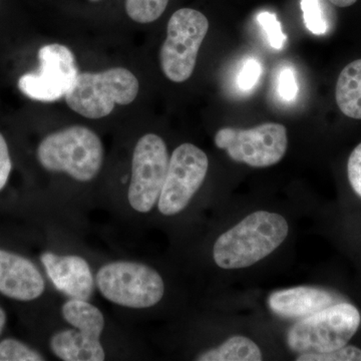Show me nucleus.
Returning a JSON list of instances; mask_svg holds the SVG:
<instances>
[{
	"label": "nucleus",
	"instance_id": "393cba45",
	"mask_svg": "<svg viewBox=\"0 0 361 361\" xmlns=\"http://www.w3.org/2000/svg\"><path fill=\"white\" fill-rule=\"evenodd\" d=\"M11 169H13V163L9 155L8 146L4 135L0 134V191L6 186Z\"/></svg>",
	"mask_w": 361,
	"mask_h": 361
},
{
	"label": "nucleus",
	"instance_id": "1a4fd4ad",
	"mask_svg": "<svg viewBox=\"0 0 361 361\" xmlns=\"http://www.w3.org/2000/svg\"><path fill=\"white\" fill-rule=\"evenodd\" d=\"M167 145L161 137L147 134L135 145L128 200L140 213H148L159 201L169 167Z\"/></svg>",
	"mask_w": 361,
	"mask_h": 361
},
{
	"label": "nucleus",
	"instance_id": "4be33fe9",
	"mask_svg": "<svg viewBox=\"0 0 361 361\" xmlns=\"http://www.w3.org/2000/svg\"><path fill=\"white\" fill-rule=\"evenodd\" d=\"M295 73L291 68H283L278 75V94L283 101L292 102L298 96Z\"/></svg>",
	"mask_w": 361,
	"mask_h": 361
},
{
	"label": "nucleus",
	"instance_id": "2eb2a0df",
	"mask_svg": "<svg viewBox=\"0 0 361 361\" xmlns=\"http://www.w3.org/2000/svg\"><path fill=\"white\" fill-rule=\"evenodd\" d=\"M336 97L343 115L361 120V59L342 70L336 82Z\"/></svg>",
	"mask_w": 361,
	"mask_h": 361
},
{
	"label": "nucleus",
	"instance_id": "7ed1b4c3",
	"mask_svg": "<svg viewBox=\"0 0 361 361\" xmlns=\"http://www.w3.org/2000/svg\"><path fill=\"white\" fill-rule=\"evenodd\" d=\"M139 80L123 68H114L101 73H80L66 102L71 110L85 118H104L116 104L127 106L139 94Z\"/></svg>",
	"mask_w": 361,
	"mask_h": 361
},
{
	"label": "nucleus",
	"instance_id": "6ab92c4d",
	"mask_svg": "<svg viewBox=\"0 0 361 361\" xmlns=\"http://www.w3.org/2000/svg\"><path fill=\"white\" fill-rule=\"evenodd\" d=\"M44 356L25 343L13 338L0 341V361H42Z\"/></svg>",
	"mask_w": 361,
	"mask_h": 361
},
{
	"label": "nucleus",
	"instance_id": "f3484780",
	"mask_svg": "<svg viewBox=\"0 0 361 361\" xmlns=\"http://www.w3.org/2000/svg\"><path fill=\"white\" fill-rule=\"evenodd\" d=\"M168 4L169 0H126V11L135 23H151L160 18Z\"/></svg>",
	"mask_w": 361,
	"mask_h": 361
},
{
	"label": "nucleus",
	"instance_id": "5701e85b",
	"mask_svg": "<svg viewBox=\"0 0 361 361\" xmlns=\"http://www.w3.org/2000/svg\"><path fill=\"white\" fill-rule=\"evenodd\" d=\"M262 73V66L255 59H247L238 75V85L242 90H251L257 84Z\"/></svg>",
	"mask_w": 361,
	"mask_h": 361
},
{
	"label": "nucleus",
	"instance_id": "0eeeda50",
	"mask_svg": "<svg viewBox=\"0 0 361 361\" xmlns=\"http://www.w3.org/2000/svg\"><path fill=\"white\" fill-rule=\"evenodd\" d=\"M208 30V18L196 9L180 8L173 13L160 51L161 68L166 78L178 84L189 80Z\"/></svg>",
	"mask_w": 361,
	"mask_h": 361
},
{
	"label": "nucleus",
	"instance_id": "39448f33",
	"mask_svg": "<svg viewBox=\"0 0 361 361\" xmlns=\"http://www.w3.org/2000/svg\"><path fill=\"white\" fill-rule=\"evenodd\" d=\"M96 282L106 300L134 310L153 307L165 294L163 278L155 269L130 261L103 266L97 273Z\"/></svg>",
	"mask_w": 361,
	"mask_h": 361
},
{
	"label": "nucleus",
	"instance_id": "aec40b11",
	"mask_svg": "<svg viewBox=\"0 0 361 361\" xmlns=\"http://www.w3.org/2000/svg\"><path fill=\"white\" fill-rule=\"evenodd\" d=\"M257 21L261 28L264 30L270 47L276 51L283 49L287 37L282 30V25L278 20L276 14L262 11L258 14Z\"/></svg>",
	"mask_w": 361,
	"mask_h": 361
},
{
	"label": "nucleus",
	"instance_id": "4468645a",
	"mask_svg": "<svg viewBox=\"0 0 361 361\" xmlns=\"http://www.w3.org/2000/svg\"><path fill=\"white\" fill-rule=\"evenodd\" d=\"M334 304L329 292L312 286H297L273 292L268 298L271 311L289 319H302Z\"/></svg>",
	"mask_w": 361,
	"mask_h": 361
},
{
	"label": "nucleus",
	"instance_id": "9b49d317",
	"mask_svg": "<svg viewBox=\"0 0 361 361\" xmlns=\"http://www.w3.org/2000/svg\"><path fill=\"white\" fill-rule=\"evenodd\" d=\"M39 68L21 75L18 89L33 101L51 103L68 94L78 75L75 56L66 45H44L39 51Z\"/></svg>",
	"mask_w": 361,
	"mask_h": 361
},
{
	"label": "nucleus",
	"instance_id": "412c9836",
	"mask_svg": "<svg viewBox=\"0 0 361 361\" xmlns=\"http://www.w3.org/2000/svg\"><path fill=\"white\" fill-rule=\"evenodd\" d=\"M297 361H361V349L346 344L343 348L329 351V353H301L296 357Z\"/></svg>",
	"mask_w": 361,
	"mask_h": 361
},
{
	"label": "nucleus",
	"instance_id": "cd10ccee",
	"mask_svg": "<svg viewBox=\"0 0 361 361\" xmlns=\"http://www.w3.org/2000/svg\"><path fill=\"white\" fill-rule=\"evenodd\" d=\"M92 1H97V0H92Z\"/></svg>",
	"mask_w": 361,
	"mask_h": 361
},
{
	"label": "nucleus",
	"instance_id": "dca6fc26",
	"mask_svg": "<svg viewBox=\"0 0 361 361\" xmlns=\"http://www.w3.org/2000/svg\"><path fill=\"white\" fill-rule=\"evenodd\" d=\"M198 361H260L262 353L255 342L245 336L230 337L218 348L209 349L196 358Z\"/></svg>",
	"mask_w": 361,
	"mask_h": 361
},
{
	"label": "nucleus",
	"instance_id": "9d476101",
	"mask_svg": "<svg viewBox=\"0 0 361 361\" xmlns=\"http://www.w3.org/2000/svg\"><path fill=\"white\" fill-rule=\"evenodd\" d=\"M208 169V157L198 147L186 142L176 148L159 197V211L165 216L182 212L203 185Z\"/></svg>",
	"mask_w": 361,
	"mask_h": 361
},
{
	"label": "nucleus",
	"instance_id": "f03ea898",
	"mask_svg": "<svg viewBox=\"0 0 361 361\" xmlns=\"http://www.w3.org/2000/svg\"><path fill=\"white\" fill-rule=\"evenodd\" d=\"M37 160L49 172L66 173L78 182L94 180L104 161V147L96 133L73 126L45 137Z\"/></svg>",
	"mask_w": 361,
	"mask_h": 361
},
{
	"label": "nucleus",
	"instance_id": "b1692460",
	"mask_svg": "<svg viewBox=\"0 0 361 361\" xmlns=\"http://www.w3.org/2000/svg\"><path fill=\"white\" fill-rule=\"evenodd\" d=\"M348 176L353 191L361 198V142L349 157Z\"/></svg>",
	"mask_w": 361,
	"mask_h": 361
},
{
	"label": "nucleus",
	"instance_id": "f257e3e1",
	"mask_svg": "<svg viewBox=\"0 0 361 361\" xmlns=\"http://www.w3.org/2000/svg\"><path fill=\"white\" fill-rule=\"evenodd\" d=\"M288 232V223L279 214L252 213L216 240L214 261L222 269L250 267L276 250Z\"/></svg>",
	"mask_w": 361,
	"mask_h": 361
},
{
	"label": "nucleus",
	"instance_id": "bb28decb",
	"mask_svg": "<svg viewBox=\"0 0 361 361\" xmlns=\"http://www.w3.org/2000/svg\"><path fill=\"white\" fill-rule=\"evenodd\" d=\"M6 320L7 317L6 311H4V310H2L1 307H0V336H1L4 327H6Z\"/></svg>",
	"mask_w": 361,
	"mask_h": 361
},
{
	"label": "nucleus",
	"instance_id": "f8f14e48",
	"mask_svg": "<svg viewBox=\"0 0 361 361\" xmlns=\"http://www.w3.org/2000/svg\"><path fill=\"white\" fill-rule=\"evenodd\" d=\"M47 276L54 286L71 299L87 300L94 292V280L89 263L78 255H40Z\"/></svg>",
	"mask_w": 361,
	"mask_h": 361
},
{
	"label": "nucleus",
	"instance_id": "a211bd4d",
	"mask_svg": "<svg viewBox=\"0 0 361 361\" xmlns=\"http://www.w3.org/2000/svg\"><path fill=\"white\" fill-rule=\"evenodd\" d=\"M300 6L306 28L313 35H325L329 30V23L322 0H301Z\"/></svg>",
	"mask_w": 361,
	"mask_h": 361
},
{
	"label": "nucleus",
	"instance_id": "6e6552de",
	"mask_svg": "<svg viewBox=\"0 0 361 361\" xmlns=\"http://www.w3.org/2000/svg\"><path fill=\"white\" fill-rule=\"evenodd\" d=\"M214 142L233 161L253 168L276 165L288 147L286 128L276 123H262L251 129L223 128L216 133Z\"/></svg>",
	"mask_w": 361,
	"mask_h": 361
},
{
	"label": "nucleus",
	"instance_id": "a878e982",
	"mask_svg": "<svg viewBox=\"0 0 361 361\" xmlns=\"http://www.w3.org/2000/svg\"><path fill=\"white\" fill-rule=\"evenodd\" d=\"M330 4L338 7H348L355 4L357 0H329Z\"/></svg>",
	"mask_w": 361,
	"mask_h": 361
},
{
	"label": "nucleus",
	"instance_id": "20e7f679",
	"mask_svg": "<svg viewBox=\"0 0 361 361\" xmlns=\"http://www.w3.org/2000/svg\"><path fill=\"white\" fill-rule=\"evenodd\" d=\"M360 322V311L353 304H332L295 323L287 334V344L299 355L329 353L345 346Z\"/></svg>",
	"mask_w": 361,
	"mask_h": 361
},
{
	"label": "nucleus",
	"instance_id": "ddd939ff",
	"mask_svg": "<svg viewBox=\"0 0 361 361\" xmlns=\"http://www.w3.org/2000/svg\"><path fill=\"white\" fill-rule=\"evenodd\" d=\"M45 282L39 268L20 254L0 249V293L18 301L42 295Z\"/></svg>",
	"mask_w": 361,
	"mask_h": 361
},
{
	"label": "nucleus",
	"instance_id": "423d86ee",
	"mask_svg": "<svg viewBox=\"0 0 361 361\" xmlns=\"http://www.w3.org/2000/svg\"><path fill=\"white\" fill-rule=\"evenodd\" d=\"M66 322L75 327L61 330L51 336L49 346L54 355L65 361H103L101 343L104 329L102 311L82 299H71L61 307Z\"/></svg>",
	"mask_w": 361,
	"mask_h": 361
}]
</instances>
